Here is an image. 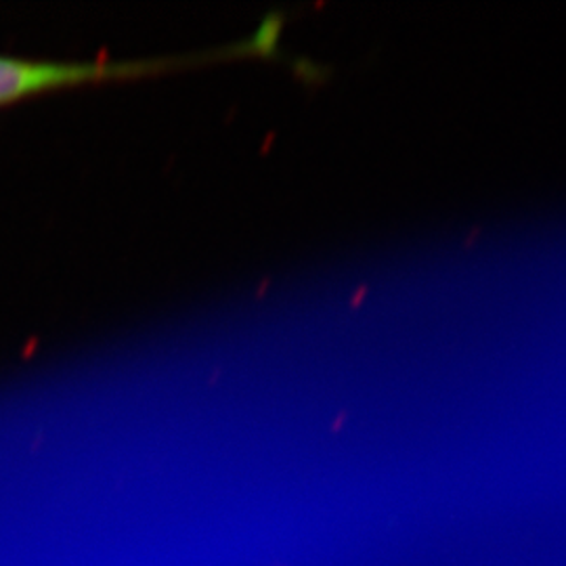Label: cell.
<instances>
[{
    "label": "cell",
    "instance_id": "1",
    "mask_svg": "<svg viewBox=\"0 0 566 566\" xmlns=\"http://www.w3.org/2000/svg\"><path fill=\"white\" fill-rule=\"evenodd\" d=\"M271 51H273L271 36L264 30H256V34L250 41L238 42L202 55H185V57H168V60L55 63V61L0 57V105L20 102L23 97L53 91V88H63V86L137 78V76H147L164 70H175L179 65H193V63H208V61L235 60V57H250V55L269 57Z\"/></svg>",
    "mask_w": 566,
    "mask_h": 566
}]
</instances>
